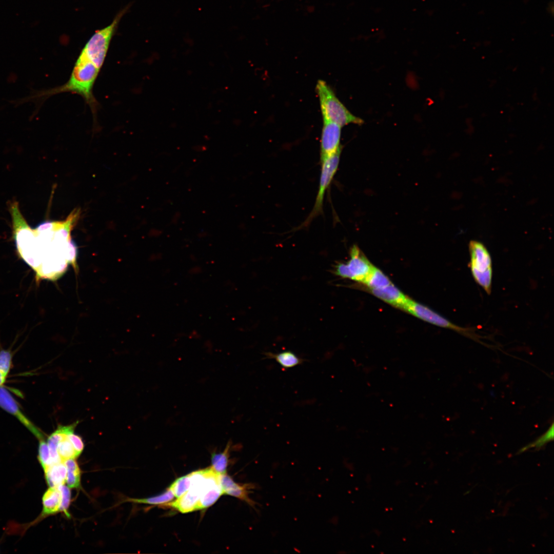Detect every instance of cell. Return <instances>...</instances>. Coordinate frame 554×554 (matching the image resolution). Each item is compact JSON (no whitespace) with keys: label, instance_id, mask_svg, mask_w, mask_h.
I'll list each match as a JSON object with an SVG mask.
<instances>
[{"label":"cell","instance_id":"6da1fadb","mask_svg":"<svg viewBox=\"0 0 554 554\" xmlns=\"http://www.w3.org/2000/svg\"><path fill=\"white\" fill-rule=\"evenodd\" d=\"M12 233L19 256L35 272L37 280L55 281L76 264L77 249L70 231L77 212L66 221H46L32 228L22 215L17 202H11Z\"/></svg>","mask_w":554,"mask_h":554},{"label":"cell","instance_id":"7a4b0ae2","mask_svg":"<svg viewBox=\"0 0 554 554\" xmlns=\"http://www.w3.org/2000/svg\"><path fill=\"white\" fill-rule=\"evenodd\" d=\"M323 121L337 124L341 127L349 124L361 125L364 121L352 114L341 103L327 83L319 80L316 85Z\"/></svg>","mask_w":554,"mask_h":554},{"label":"cell","instance_id":"3957f363","mask_svg":"<svg viewBox=\"0 0 554 554\" xmlns=\"http://www.w3.org/2000/svg\"><path fill=\"white\" fill-rule=\"evenodd\" d=\"M469 267L475 282L488 294L491 292L492 263L490 254L484 244L472 240L469 243Z\"/></svg>","mask_w":554,"mask_h":554},{"label":"cell","instance_id":"277c9868","mask_svg":"<svg viewBox=\"0 0 554 554\" xmlns=\"http://www.w3.org/2000/svg\"><path fill=\"white\" fill-rule=\"evenodd\" d=\"M126 9L118 13L109 26L96 31L81 51L100 69L104 64L112 36Z\"/></svg>","mask_w":554,"mask_h":554},{"label":"cell","instance_id":"5b68a950","mask_svg":"<svg viewBox=\"0 0 554 554\" xmlns=\"http://www.w3.org/2000/svg\"><path fill=\"white\" fill-rule=\"evenodd\" d=\"M342 148L321 162V170L319 189L311 211L296 229L307 227L316 216L323 213L324 195L336 173L340 162Z\"/></svg>","mask_w":554,"mask_h":554},{"label":"cell","instance_id":"8992f818","mask_svg":"<svg viewBox=\"0 0 554 554\" xmlns=\"http://www.w3.org/2000/svg\"><path fill=\"white\" fill-rule=\"evenodd\" d=\"M373 267L359 248L354 245L350 250L349 261L346 263H338L333 273L342 278L363 283Z\"/></svg>","mask_w":554,"mask_h":554},{"label":"cell","instance_id":"52a82bcc","mask_svg":"<svg viewBox=\"0 0 554 554\" xmlns=\"http://www.w3.org/2000/svg\"><path fill=\"white\" fill-rule=\"evenodd\" d=\"M402 309L434 325L450 329L463 335L473 338V333L471 329L459 326L451 323L429 308L410 299L408 300Z\"/></svg>","mask_w":554,"mask_h":554},{"label":"cell","instance_id":"ba28073f","mask_svg":"<svg viewBox=\"0 0 554 554\" xmlns=\"http://www.w3.org/2000/svg\"><path fill=\"white\" fill-rule=\"evenodd\" d=\"M341 128L335 123L323 121L320 141V162L342 148L340 144Z\"/></svg>","mask_w":554,"mask_h":554},{"label":"cell","instance_id":"9c48e42d","mask_svg":"<svg viewBox=\"0 0 554 554\" xmlns=\"http://www.w3.org/2000/svg\"><path fill=\"white\" fill-rule=\"evenodd\" d=\"M0 407L15 416L38 440L44 439V436L22 412L16 401L8 390L0 386Z\"/></svg>","mask_w":554,"mask_h":554},{"label":"cell","instance_id":"30bf717a","mask_svg":"<svg viewBox=\"0 0 554 554\" xmlns=\"http://www.w3.org/2000/svg\"><path fill=\"white\" fill-rule=\"evenodd\" d=\"M220 481L223 494H227L246 502L251 506L254 507L255 502L249 497L252 490L255 487L250 483L240 484L226 473L220 474Z\"/></svg>","mask_w":554,"mask_h":554},{"label":"cell","instance_id":"8fae6325","mask_svg":"<svg viewBox=\"0 0 554 554\" xmlns=\"http://www.w3.org/2000/svg\"><path fill=\"white\" fill-rule=\"evenodd\" d=\"M370 291L379 299L401 309L409 299L392 283L381 288L370 289Z\"/></svg>","mask_w":554,"mask_h":554},{"label":"cell","instance_id":"7c38bea8","mask_svg":"<svg viewBox=\"0 0 554 554\" xmlns=\"http://www.w3.org/2000/svg\"><path fill=\"white\" fill-rule=\"evenodd\" d=\"M199 493L195 489L190 488L176 500L168 505L182 513H188L199 509Z\"/></svg>","mask_w":554,"mask_h":554},{"label":"cell","instance_id":"4fadbf2b","mask_svg":"<svg viewBox=\"0 0 554 554\" xmlns=\"http://www.w3.org/2000/svg\"><path fill=\"white\" fill-rule=\"evenodd\" d=\"M45 478L50 487H58L66 482L67 468L63 462L52 464L44 469Z\"/></svg>","mask_w":554,"mask_h":554},{"label":"cell","instance_id":"5bb4252c","mask_svg":"<svg viewBox=\"0 0 554 554\" xmlns=\"http://www.w3.org/2000/svg\"><path fill=\"white\" fill-rule=\"evenodd\" d=\"M43 516L52 515L60 511L61 492L58 487H50L45 492L43 499Z\"/></svg>","mask_w":554,"mask_h":554},{"label":"cell","instance_id":"9a60e30c","mask_svg":"<svg viewBox=\"0 0 554 554\" xmlns=\"http://www.w3.org/2000/svg\"><path fill=\"white\" fill-rule=\"evenodd\" d=\"M266 358L273 359L284 368H290L301 364L303 359L290 351H285L276 354L272 352L264 353Z\"/></svg>","mask_w":554,"mask_h":554},{"label":"cell","instance_id":"2e32d148","mask_svg":"<svg viewBox=\"0 0 554 554\" xmlns=\"http://www.w3.org/2000/svg\"><path fill=\"white\" fill-rule=\"evenodd\" d=\"M231 443L229 441L225 448L221 452H213L211 454L212 469L219 474L225 473L228 465L230 449Z\"/></svg>","mask_w":554,"mask_h":554},{"label":"cell","instance_id":"e0dca14e","mask_svg":"<svg viewBox=\"0 0 554 554\" xmlns=\"http://www.w3.org/2000/svg\"><path fill=\"white\" fill-rule=\"evenodd\" d=\"M67 468L66 482L69 488H77L80 486L81 471L75 459L63 462Z\"/></svg>","mask_w":554,"mask_h":554},{"label":"cell","instance_id":"ac0fdd59","mask_svg":"<svg viewBox=\"0 0 554 554\" xmlns=\"http://www.w3.org/2000/svg\"><path fill=\"white\" fill-rule=\"evenodd\" d=\"M369 289L381 288L392 283L389 278L381 270L374 267L363 282Z\"/></svg>","mask_w":554,"mask_h":554},{"label":"cell","instance_id":"d6986e66","mask_svg":"<svg viewBox=\"0 0 554 554\" xmlns=\"http://www.w3.org/2000/svg\"><path fill=\"white\" fill-rule=\"evenodd\" d=\"M74 429H72L68 431L58 444L57 451L62 462H64L70 459H75L79 456L68 436L69 433L72 430H74Z\"/></svg>","mask_w":554,"mask_h":554},{"label":"cell","instance_id":"ffe728a7","mask_svg":"<svg viewBox=\"0 0 554 554\" xmlns=\"http://www.w3.org/2000/svg\"><path fill=\"white\" fill-rule=\"evenodd\" d=\"M174 497L172 492L168 488L165 491L156 496L144 499H130L129 501L150 505H163L173 500Z\"/></svg>","mask_w":554,"mask_h":554},{"label":"cell","instance_id":"44dd1931","mask_svg":"<svg viewBox=\"0 0 554 554\" xmlns=\"http://www.w3.org/2000/svg\"><path fill=\"white\" fill-rule=\"evenodd\" d=\"M553 432V423H552L548 430L543 434L541 436L533 442L529 443L522 448L519 450V453H522L530 448H535L536 449H539L542 447L546 443L553 440L554 435Z\"/></svg>","mask_w":554,"mask_h":554},{"label":"cell","instance_id":"7402d4cb","mask_svg":"<svg viewBox=\"0 0 554 554\" xmlns=\"http://www.w3.org/2000/svg\"><path fill=\"white\" fill-rule=\"evenodd\" d=\"M191 480L189 474L176 479L169 486L174 497L177 498L186 492L190 487Z\"/></svg>","mask_w":554,"mask_h":554},{"label":"cell","instance_id":"603a6c76","mask_svg":"<svg viewBox=\"0 0 554 554\" xmlns=\"http://www.w3.org/2000/svg\"><path fill=\"white\" fill-rule=\"evenodd\" d=\"M39 441L38 458L44 469L52 464V462L47 443L45 441L44 439H40Z\"/></svg>","mask_w":554,"mask_h":554},{"label":"cell","instance_id":"cb8c5ba5","mask_svg":"<svg viewBox=\"0 0 554 554\" xmlns=\"http://www.w3.org/2000/svg\"><path fill=\"white\" fill-rule=\"evenodd\" d=\"M12 355L7 350L0 351V371L6 377L11 366Z\"/></svg>","mask_w":554,"mask_h":554},{"label":"cell","instance_id":"d4e9b609","mask_svg":"<svg viewBox=\"0 0 554 554\" xmlns=\"http://www.w3.org/2000/svg\"><path fill=\"white\" fill-rule=\"evenodd\" d=\"M61 492V503L60 511H63L66 515L69 516L67 511L70 505L71 493L68 487L64 485L58 486Z\"/></svg>","mask_w":554,"mask_h":554},{"label":"cell","instance_id":"484cf974","mask_svg":"<svg viewBox=\"0 0 554 554\" xmlns=\"http://www.w3.org/2000/svg\"><path fill=\"white\" fill-rule=\"evenodd\" d=\"M68 436L75 451L80 456L84 448V444L82 438L75 434L74 430L70 432Z\"/></svg>","mask_w":554,"mask_h":554},{"label":"cell","instance_id":"4316f807","mask_svg":"<svg viewBox=\"0 0 554 554\" xmlns=\"http://www.w3.org/2000/svg\"><path fill=\"white\" fill-rule=\"evenodd\" d=\"M202 271V269L200 266H195L190 268L189 273L192 275H196L201 273Z\"/></svg>","mask_w":554,"mask_h":554},{"label":"cell","instance_id":"83f0119b","mask_svg":"<svg viewBox=\"0 0 554 554\" xmlns=\"http://www.w3.org/2000/svg\"><path fill=\"white\" fill-rule=\"evenodd\" d=\"M6 377L0 371V386L5 382Z\"/></svg>","mask_w":554,"mask_h":554}]
</instances>
